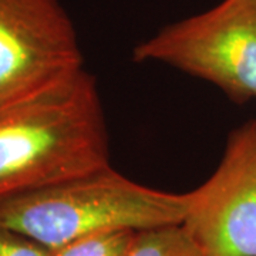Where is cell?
Returning a JSON list of instances; mask_svg holds the SVG:
<instances>
[{"mask_svg": "<svg viewBox=\"0 0 256 256\" xmlns=\"http://www.w3.org/2000/svg\"><path fill=\"white\" fill-rule=\"evenodd\" d=\"M110 166L96 78L84 68L0 106V200Z\"/></svg>", "mask_w": 256, "mask_h": 256, "instance_id": "cell-1", "label": "cell"}, {"mask_svg": "<svg viewBox=\"0 0 256 256\" xmlns=\"http://www.w3.org/2000/svg\"><path fill=\"white\" fill-rule=\"evenodd\" d=\"M186 208V194L148 188L106 166L0 200V226L56 249L107 230L178 225Z\"/></svg>", "mask_w": 256, "mask_h": 256, "instance_id": "cell-2", "label": "cell"}, {"mask_svg": "<svg viewBox=\"0 0 256 256\" xmlns=\"http://www.w3.org/2000/svg\"><path fill=\"white\" fill-rule=\"evenodd\" d=\"M136 62H160L216 86L232 101L256 98V0H222L140 43Z\"/></svg>", "mask_w": 256, "mask_h": 256, "instance_id": "cell-3", "label": "cell"}, {"mask_svg": "<svg viewBox=\"0 0 256 256\" xmlns=\"http://www.w3.org/2000/svg\"><path fill=\"white\" fill-rule=\"evenodd\" d=\"M82 48L58 0H0V106L82 72Z\"/></svg>", "mask_w": 256, "mask_h": 256, "instance_id": "cell-4", "label": "cell"}, {"mask_svg": "<svg viewBox=\"0 0 256 256\" xmlns=\"http://www.w3.org/2000/svg\"><path fill=\"white\" fill-rule=\"evenodd\" d=\"M182 225L204 256H256V120L228 137L218 168L186 192Z\"/></svg>", "mask_w": 256, "mask_h": 256, "instance_id": "cell-5", "label": "cell"}, {"mask_svg": "<svg viewBox=\"0 0 256 256\" xmlns=\"http://www.w3.org/2000/svg\"><path fill=\"white\" fill-rule=\"evenodd\" d=\"M128 256H204L182 224L137 232Z\"/></svg>", "mask_w": 256, "mask_h": 256, "instance_id": "cell-6", "label": "cell"}, {"mask_svg": "<svg viewBox=\"0 0 256 256\" xmlns=\"http://www.w3.org/2000/svg\"><path fill=\"white\" fill-rule=\"evenodd\" d=\"M137 230L121 229L92 234L50 249V256H128Z\"/></svg>", "mask_w": 256, "mask_h": 256, "instance_id": "cell-7", "label": "cell"}, {"mask_svg": "<svg viewBox=\"0 0 256 256\" xmlns=\"http://www.w3.org/2000/svg\"><path fill=\"white\" fill-rule=\"evenodd\" d=\"M0 256H50V249L16 230L0 226Z\"/></svg>", "mask_w": 256, "mask_h": 256, "instance_id": "cell-8", "label": "cell"}]
</instances>
